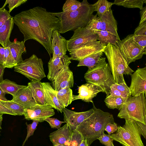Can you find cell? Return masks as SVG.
I'll use <instances>...</instances> for the list:
<instances>
[{
	"mask_svg": "<svg viewBox=\"0 0 146 146\" xmlns=\"http://www.w3.org/2000/svg\"><path fill=\"white\" fill-rule=\"evenodd\" d=\"M13 18L14 24L23 35L24 42L35 40L44 48L51 57L53 53L52 35L54 31L60 29L59 19L45 8L39 6L22 11Z\"/></svg>",
	"mask_w": 146,
	"mask_h": 146,
	"instance_id": "cell-1",
	"label": "cell"
},
{
	"mask_svg": "<svg viewBox=\"0 0 146 146\" xmlns=\"http://www.w3.org/2000/svg\"><path fill=\"white\" fill-rule=\"evenodd\" d=\"M93 105V113L76 129L82 134L84 139L86 140L89 146L103 135L108 124L115 123L112 114L96 108L94 103Z\"/></svg>",
	"mask_w": 146,
	"mask_h": 146,
	"instance_id": "cell-2",
	"label": "cell"
},
{
	"mask_svg": "<svg viewBox=\"0 0 146 146\" xmlns=\"http://www.w3.org/2000/svg\"><path fill=\"white\" fill-rule=\"evenodd\" d=\"M95 11L92 4L86 0L81 2L80 6L76 10L71 12L51 13L60 21V33L69 31H74L79 28L86 26L90 17Z\"/></svg>",
	"mask_w": 146,
	"mask_h": 146,
	"instance_id": "cell-3",
	"label": "cell"
},
{
	"mask_svg": "<svg viewBox=\"0 0 146 146\" xmlns=\"http://www.w3.org/2000/svg\"><path fill=\"white\" fill-rule=\"evenodd\" d=\"M106 59V58L103 57L97 65L92 68H88L84 74V78L87 83L98 86L108 96L109 95L111 86L116 83Z\"/></svg>",
	"mask_w": 146,
	"mask_h": 146,
	"instance_id": "cell-4",
	"label": "cell"
},
{
	"mask_svg": "<svg viewBox=\"0 0 146 146\" xmlns=\"http://www.w3.org/2000/svg\"><path fill=\"white\" fill-rule=\"evenodd\" d=\"M103 52L108 59L114 81L117 84L125 82L123 75L131 76L134 71L129 66L119 49L115 45L109 43Z\"/></svg>",
	"mask_w": 146,
	"mask_h": 146,
	"instance_id": "cell-5",
	"label": "cell"
},
{
	"mask_svg": "<svg viewBox=\"0 0 146 146\" xmlns=\"http://www.w3.org/2000/svg\"><path fill=\"white\" fill-rule=\"evenodd\" d=\"M117 117L146 125V99L144 94L128 97L120 110Z\"/></svg>",
	"mask_w": 146,
	"mask_h": 146,
	"instance_id": "cell-6",
	"label": "cell"
},
{
	"mask_svg": "<svg viewBox=\"0 0 146 146\" xmlns=\"http://www.w3.org/2000/svg\"><path fill=\"white\" fill-rule=\"evenodd\" d=\"M125 120V124L122 126H118L116 133L110 135V138L123 146H144L136 123L131 119Z\"/></svg>",
	"mask_w": 146,
	"mask_h": 146,
	"instance_id": "cell-7",
	"label": "cell"
},
{
	"mask_svg": "<svg viewBox=\"0 0 146 146\" xmlns=\"http://www.w3.org/2000/svg\"><path fill=\"white\" fill-rule=\"evenodd\" d=\"M14 71L21 73L31 81H40L46 76L41 58L33 54L14 67Z\"/></svg>",
	"mask_w": 146,
	"mask_h": 146,
	"instance_id": "cell-8",
	"label": "cell"
},
{
	"mask_svg": "<svg viewBox=\"0 0 146 146\" xmlns=\"http://www.w3.org/2000/svg\"><path fill=\"white\" fill-rule=\"evenodd\" d=\"M133 35H128L124 39L119 40L115 46L119 49L128 65L141 59L143 55L146 54L134 41Z\"/></svg>",
	"mask_w": 146,
	"mask_h": 146,
	"instance_id": "cell-9",
	"label": "cell"
},
{
	"mask_svg": "<svg viewBox=\"0 0 146 146\" xmlns=\"http://www.w3.org/2000/svg\"><path fill=\"white\" fill-rule=\"evenodd\" d=\"M98 40L97 34L86 26L78 28L74 31L72 36L67 40V50L70 52L88 42Z\"/></svg>",
	"mask_w": 146,
	"mask_h": 146,
	"instance_id": "cell-10",
	"label": "cell"
},
{
	"mask_svg": "<svg viewBox=\"0 0 146 146\" xmlns=\"http://www.w3.org/2000/svg\"><path fill=\"white\" fill-rule=\"evenodd\" d=\"M106 46L98 40L90 42L70 52V57L71 60L79 61L90 55L104 51Z\"/></svg>",
	"mask_w": 146,
	"mask_h": 146,
	"instance_id": "cell-11",
	"label": "cell"
},
{
	"mask_svg": "<svg viewBox=\"0 0 146 146\" xmlns=\"http://www.w3.org/2000/svg\"><path fill=\"white\" fill-rule=\"evenodd\" d=\"M55 114L53 108L48 105L36 104L28 109H25L23 115L28 120H36L42 122L48 117Z\"/></svg>",
	"mask_w": 146,
	"mask_h": 146,
	"instance_id": "cell-12",
	"label": "cell"
},
{
	"mask_svg": "<svg viewBox=\"0 0 146 146\" xmlns=\"http://www.w3.org/2000/svg\"><path fill=\"white\" fill-rule=\"evenodd\" d=\"M131 82L129 87L131 95H139L143 93L146 95V67L138 68L132 74Z\"/></svg>",
	"mask_w": 146,
	"mask_h": 146,
	"instance_id": "cell-13",
	"label": "cell"
},
{
	"mask_svg": "<svg viewBox=\"0 0 146 146\" xmlns=\"http://www.w3.org/2000/svg\"><path fill=\"white\" fill-rule=\"evenodd\" d=\"M69 64L66 65L52 81L51 86L55 91L57 92L64 88L73 87L74 77L73 72L69 67Z\"/></svg>",
	"mask_w": 146,
	"mask_h": 146,
	"instance_id": "cell-14",
	"label": "cell"
},
{
	"mask_svg": "<svg viewBox=\"0 0 146 146\" xmlns=\"http://www.w3.org/2000/svg\"><path fill=\"white\" fill-rule=\"evenodd\" d=\"M93 108L85 111L76 112L66 108H63L64 121L69 126L72 131L76 130L84 120L94 112Z\"/></svg>",
	"mask_w": 146,
	"mask_h": 146,
	"instance_id": "cell-15",
	"label": "cell"
},
{
	"mask_svg": "<svg viewBox=\"0 0 146 146\" xmlns=\"http://www.w3.org/2000/svg\"><path fill=\"white\" fill-rule=\"evenodd\" d=\"M78 94L73 95L72 101L81 100L86 102L94 103L93 99L98 94L102 92V90L98 86L89 83H86L78 87Z\"/></svg>",
	"mask_w": 146,
	"mask_h": 146,
	"instance_id": "cell-16",
	"label": "cell"
},
{
	"mask_svg": "<svg viewBox=\"0 0 146 146\" xmlns=\"http://www.w3.org/2000/svg\"><path fill=\"white\" fill-rule=\"evenodd\" d=\"M52 48L53 51L52 60L66 55L67 50V40L60 35L59 31H54L52 37Z\"/></svg>",
	"mask_w": 146,
	"mask_h": 146,
	"instance_id": "cell-17",
	"label": "cell"
},
{
	"mask_svg": "<svg viewBox=\"0 0 146 146\" xmlns=\"http://www.w3.org/2000/svg\"><path fill=\"white\" fill-rule=\"evenodd\" d=\"M71 63L70 57L67 55L58 57L52 61L50 58L48 63L47 77L52 81L56 74L66 65Z\"/></svg>",
	"mask_w": 146,
	"mask_h": 146,
	"instance_id": "cell-18",
	"label": "cell"
},
{
	"mask_svg": "<svg viewBox=\"0 0 146 146\" xmlns=\"http://www.w3.org/2000/svg\"><path fill=\"white\" fill-rule=\"evenodd\" d=\"M13 96L11 100L22 106L25 109L36 104L28 85L19 90Z\"/></svg>",
	"mask_w": 146,
	"mask_h": 146,
	"instance_id": "cell-19",
	"label": "cell"
},
{
	"mask_svg": "<svg viewBox=\"0 0 146 146\" xmlns=\"http://www.w3.org/2000/svg\"><path fill=\"white\" fill-rule=\"evenodd\" d=\"M98 15L102 22L100 30L106 31L113 34L119 40H120L117 33V22L113 15L112 10L104 15Z\"/></svg>",
	"mask_w": 146,
	"mask_h": 146,
	"instance_id": "cell-20",
	"label": "cell"
},
{
	"mask_svg": "<svg viewBox=\"0 0 146 146\" xmlns=\"http://www.w3.org/2000/svg\"><path fill=\"white\" fill-rule=\"evenodd\" d=\"M47 104L56 110L61 113L63 108L60 105L56 97V91L53 88L51 84L48 82H41Z\"/></svg>",
	"mask_w": 146,
	"mask_h": 146,
	"instance_id": "cell-21",
	"label": "cell"
},
{
	"mask_svg": "<svg viewBox=\"0 0 146 146\" xmlns=\"http://www.w3.org/2000/svg\"><path fill=\"white\" fill-rule=\"evenodd\" d=\"M72 131L68 125L66 123L58 130L51 133L49 138L53 145L56 144L66 145L67 142L68 143Z\"/></svg>",
	"mask_w": 146,
	"mask_h": 146,
	"instance_id": "cell-22",
	"label": "cell"
},
{
	"mask_svg": "<svg viewBox=\"0 0 146 146\" xmlns=\"http://www.w3.org/2000/svg\"><path fill=\"white\" fill-rule=\"evenodd\" d=\"M33 98L36 104L47 105L46 102L41 82L38 80L31 81L28 84Z\"/></svg>",
	"mask_w": 146,
	"mask_h": 146,
	"instance_id": "cell-23",
	"label": "cell"
},
{
	"mask_svg": "<svg viewBox=\"0 0 146 146\" xmlns=\"http://www.w3.org/2000/svg\"><path fill=\"white\" fill-rule=\"evenodd\" d=\"M25 43L23 41H19L16 40L12 42L9 40L8 43L7 47L8 46L10 48L16 65L23 60L22 57V54L27 52Z\"/></svg>",
	"mask_w": 146,
	"mask_h": 146,
	"instance_id": "cell-24",
	"label": "cell"
},
{
	"mask_svg": "<svg viewBox=\"0 0 146 146\" xmlns=\"http://www.w3.org/2000/svg\"><path fill=\"white\" fill-rule=\"evenodd\" d=\"M14 24L11 17L0 27V44L4 48L7 47Z\"/></svg>",
	"mask_w": 146,
	"mask_h": 146,
	"instance_id": "cell-25",
	"label": "cell"
},
{
	"mask_svg": "<svg viewBox=\"0 0 146 146\" xmlns=\"http://www.w3.org/2000/svg\"><path fill=\"white\" fill-rule=\"evenodd\" d=\"M72 90L71 88H66L56 92V97L58 102L63 108L70 105L72 101Z\"/></svg>",
	"mask_w": 146,
	"mask_h": 146,
	"instance_id": "cell-26",
	"label": "cell"
},
{
	"mask_svg": "<svg viewBox=\"0 0 146 146\" xmlns=\"http://www.w3.org/2000/svg\"><path fill=\"white\" fill-rule=\"evenodd\" d=\"M103 51L90 55L79 61L77 66H86L91 68L99 64L102 60Z\"/></svg>",
	"mask_w": 146,
	"mask_h": 146,
	"instance_id": "cell-27",
	"label": "cell"
},
{
	"mask_svg": "<svg viewBox=\"0 0 146 146\" xmlns=\"http://www.w3.org/2000/svg\"><path fill=\"white\" fill-rule=\"evenodd\" d=\"M26 86L21 85L9 79L3 80L0 83V88L5 93L9 94L13 96L19 90Z\"/></svg>",
	"mask_w": 146,
	"mask_h": 146,
	"instance_id": "cell-28",
	"label": "cell"
},
{
	"mask_svg": "<svg viewBox=\"0 0 146 146\" xmlns=\"http://www.w3.org/2000/svg\"><path fill=\"white\" fill-rule=\"evenodd\" d=\"M94 32L98 36V40L103 45L107 46L109 43L115 46L119 39L114 35L107 31L95 30Z\"/></svg>",
	"mask_w": 146,
	"mask_h": 146,
	"instance_id": "cell-29",
	"label": "cell"
},
{
	"mask_svg": "<svg viewBox=\"0 0 146 146\" xmlns=\"http://www.w3.org/2000/svg\"><path fill=\"white\" fill-rule=\"evenodd\" d=\"M113 3L106 0H99L92 4L95 9V11L97 12L98 15H104L109 13L111 10Z\"/></svg>",
	"mask_w": 146,
	"mask_h": 146,
	"instance_id": "cell-30",
	"label": "cell"
},
{
	"mask_svg": "<svg viewBox=\"0 0 146 146\" xmlns=\"http://www.w3.org/2000/svg\"><path fill=\"white\" fill-rule=\"evenodd\" d=\"M126 100L120 98L109 95L106 96L104 101L108 108L112 109H116L120 110Z\"/></svg>",
	"mask_w": 146,
	"mask_h": 146,
	"instance_id": "cell-31",
	"label": "cell"
},
{
	"mask_svg": "<svg viewBox=\"0 0 146 146\" xmlns=\"http://www.w3.org/2000/svg\"><path fill=\"white\" fill-rule=\"evenodd\" d=\"M146 0H115L113 4L123 6L128 8H138L140 10L143 7V5L146 3Z\"/></svg>",
	"mask_w": 146,
	"mask_h": 146,
	"instance_id": "cell-32",
	"label": "cell"
},
{
	"mask_svg": "<svg viewBox=\"0 0 146 146\" xmlns=\"http://www.w3.org/2000/svg\"><path fill=\"white\" fill-rule=\"evenodd\" d=\"M0 104L12 111L16 115H23L25 110L24 108L21 105L11 100L7 101L0 100Z\"/></svg>",
	"mask_w": 146,
	"mask_h": 146,
	"instance_id": "cell-33",
	"label": "cell"
},
{
	"mask_svg": "<svg viewBox=\"0 0 146 146\" xmlns=\"http://www.w3.org/2000/svg\"><path fill=\"white\" fill-rule=\"evenodd\" d=\"M2 65L5 68H11L16 66L10 48L8 46L5 48L4 60Z\"/></svg>",
	"mask_w": 146,
	"mask_h": 146,
	"instance_id": "cell-34",
	"label": "cell"
},
{
	"mask_svg": "<svg viewBox=\"0 0 146 146\" xmlns=\"http://www.w3.org/2000/svg\"><path fill=\"white\" fill-rule=\"evenodd\" d=\"M84 140L82 134L76 129L72 131L71 135L68 142V146H79Z\"/></svg>",
	"mask_w": 146,
	"mask_h": 146,
	"instance_id": "cell-35",
	"label": "cell"
},
{
	"mask_svg": "<svg viewBox=\"0 0 146 146\" xmlns=\"http://www.w3.org/2000/svg\"><path fill=\"white\" fill-rule=\"evenodd\" d=\"M86 27L94 31L100 30L102 22L100 17L97 14L95 15L93 14L91 16Z\"/></svg>",
	"mask_w": 146,
	"mask_h": 146,
	"instance_id": "cell-36",
	"label": "cell"
},
{
	"mask_svg": "<svg viewBox=\"0 0 146 146\" xmlns=\"http://www.w3.org/2000/svg\"><path fill=\"white\" fill-rule=\"evenodd\" d=\"M81 2L76 0H67L62 7L63 12L73 11L77 10L81 6Z\"/></svg>",
	"mask_w": 146,
	"mask_h": 146,
	"instance_id": "cell-37",
	"label": "cell"
},
{
	"mask_svg": "<svg viewBox=\"0 0 146 146\" xmlns=\"http://www.w3.org/2000/svg\"><path fill=\"white\" fill-rule=\"evenodd\" d=\"M111 87L117 90L128 98L131 96L129 88L125 82L119 84L115 83L112 84Z\"/></svg>",
	"mask_w": 146,
	"mask_h": 146,
	"instance_id": "cell-38",
	"label": "cell"
},
{
	"mask_svg": "<svg viewBox=\"0 0 146 146\" xmlns=\"http://www.w3.org/2000/svg\"><path fill=\"white\" fill-rule=\"evenodd\" d=\"M33 122L31 124H28L27 122L26 123L27 126V134L26 138L23 143L22 146H24L28 138L31 136L33 135L36 129V127L38 124L39 122L36 120H33Z\"/></svg>",
	"mask_w": 146,
	"mask_h": 146,
	"instance_id": "cell-39",
	"label": "cell"
},
{
	"mask_svg": "<svg viewBox=\"0 0 146 146\" xmlns=\"http://www.w3.org/2000/svg\"><path fill=\"white\" fill-rule=\"evenodd\" d=\"M27 1V0H7L1 8H4L6 5L8 4V7L9 9L8 12L10 13L14 8L20 6Z\"/></svg>",
	"mask_w": 146,
	"mask_h": 146,
	"instance_id": "cell-40",
	"label": "cell"
},
{
	"mask_svg": "<svg viewBox=\"0 0 146 146\" xmlns=\"http://www.w3.org/2000/svg\"><path fill=\"white\" fill-rule=\"evenodd\" d=\"M133 38L135 42L146 53V36L136 35L133 34Z\"/></svg>",
	"mask_w": 146,
	"mask_h": 146,
	"instance_id": "cell-41",
	"label": "cell"
},
{
	"mask_svg": "<svg viewBox=\"0 0 146 146\" xmlns=\"http://www.w3.org/2000/svg\"><path fill=\"white\" fill-rule=\"evenodd\" d=\"M44 121L49 123L52 128L57 129H58L61 127L60 126L62 123H65L64 121H61L57 118L50 117L46 118Z\"/></svg>",
	"mask_w": 146,
	"mask_h": 146,
	"instance_id": "cell-42",
	"label": "cell"
},
{
	"mask_svg": "<svg viewBox=\"0 0 146 146\" xmlns=\"http://www.w3.org/2000/svg\"><path fill=\"white\" fill-rule=\"evenodd\" d=\"M110 135H107L104 133L103 135L98 138L100 143L106 146H114L113 140L110 137Z\"/></svg>",
	"mask_w": 146,
	"mask_h": 146,
	"instance_id": "cell-43",
	"label": "cell"
},
{
	"mask_svg": "<svg viewBox=\"0 0 146 146\" xmlns=\"http://www.w3.org/2000/svg\"><path fill=\"white\" fill-rule=\"evenodd\" d=\"M11 16L5 8H0V27Z\"/></svg>",
	"mask_w": 146,
	"mask_h": 146,
	"instance_id": "cell-44",
	"label": "cell"
},
{
	"mask_svg": "<svg viewBox=\"0 0 146 146\" xmlns=\"http://www.w3.org/2000/svg\"><path fill=\"white\" fill-rule=\"evenodd\" d=\"M133 34L136 35L146 36V21L139 24L135 29Z\"/></svg>",
	"mask_w": 146,
	"mask_h": 146,
	"instance_id": "cell-45",
	"label": "cell"
},
{
	"mask_svg": "<svg viewBox=\"0 0 146 146\" xmlns=\"http://www.w3.org/2000/svg\"><path fill=\"white\" fill-rule=\"evenodd\" d=\"M109 93V95L111 96L120 98L126 100L128 98L126 96L121 93L119 90L111 87L110 88Z\"/></svg>",
	"mask_w": 146,
	"mask_h": 146,
	"instance_id": "cell-46",
	"label": "cell"
},
{
	"mask_svg": "<svg viewBox=\"0 0 146 146\" xmlns=\"http://www.w3.org/2000/svg\"><path fill=\"white\" fill-rule=\"evenodd\" d=\"M118 126L117 123H110L108 124L105 128L106 131L108 134L111 135L117 130Z\"/></svg>",
	"mask_w": 146,
	"mask_h": 146,
	"instance_id": "cell-47",
	"label": "cell"
},
{
	"mask_svg": "<svg viewBox=\"0 0 146 146\" xmlns=\"http://www.w3.org/2000/svg\"><path fill=\"white\" fill-rule=\"evenodd\" d=\"M138 126L140 133L146 139V125L138 121H135Z\"/></svg>",
	"mask_w": 146,
	"mask_h": 146,
	"instance_id": "cell-48",
	"label": "cell"
},
{
	"mask_svg": "<svg viewBox=\"0 0 146 146\" xmlns=\"http://www.w3.org/2000/svg\"><path fill=\"white\" fill-rule=\"evenodd\" d=\"M4 114L16 115L12 111L0 104V115H3Z\"/></svg>",
	"mask_w": 146,
	"mask_h": 146,
	"instance_id": "cell-49",
	"label": "cell"
},
{
	"mask_svg": "<svg viewBox=\"0 0 146 146\" xmlns=\"http://www.w3.org/2000/svg\"><path fill=\"white\" fill-rule=\"evenodd\" d=\"M140 15L141 19L139 24L146 21V6L143 7L140 10Z\"/></svg>",
	"mask_w": 146,
	"mask_h": 146,
	"instance_id": "cell-50",
	"label": "cell"
},
{
	"mask_svg": "<svg viewBox=\"0 0 146 146\" xmlns=\"http://www.w3.org/2000/svg\"><path fill=\"white\" fill-rule=\"evenodd\" d=\"M5 48L0 46V65H2L4 60Z\"/></svg>",
	"mask_w": 146,
	"mask_h": 146,
	"instance_id": "cell-51",
	"label": "cell"
},
{
	"mask_svg": "<svg viewBox=\"0 0 146 146\" xmlns=\"http://www.w3.org/2000/svg\"><path fill=\"white\" fill-rule=\"evenodd\" d=\"M5 69L2 65H0V83L3 80V77Z\"/></svg>",
	"mask_w": 146,
	"mask_h": 146,
	"instance_id": "cell-52",
	"label": "cell"
},
{
	"mask_svg": "<svg viewBox=\"0 0 146 146\" xmlns=\"http://www.w3.org/2000/svg\"><path fill=\"white\" fill-rule=\"evenodd\" d=\"M0 100L3 101H7L8 100L5 96V93L3 92L0 88Z\"/></svg>",
	"mask_w": 146,
	"mask_h": 146,
	"instance_id": "cell-53",
	"label": "cell"
},
{
	"mask_svg": "<svg viewBox=\"0 0 146 146\" xmlns=\"http://www.w3.org/2000/svg\"><path fill=\"white\" fill-rule=\"evenodd\" d=\"M79 146H89L86 140H84L81 143Z\"/></svg>",
	"mask_w": 146,
	"mask_h": 146,
	"instance_id": "cell-54",
	"label": "cell"
},
{
	"mask_svg": "<svg viewBox=\"0 0 146 146\" xmlns=\"http://www.w3.org/2000/svg\"><path fill=\"white\" fill-rule=\"evenodd\" d=\"M3 120V115H0V130L1 129V125Z\"/></svg>",
	"mask_w": 146,
	"mask_h": 146,
	"instance_id": "cell-55",
	"label": "cell"
},
{
	"mask_svg": "<svg viewBox=\"0 0 146 146\" xmlns=\"http://www.w3.org/2000/svg\"><path fill=\"white\" fill-rule=\"evenodd\" d=\"M53 146H67V145L65 144H56L54 145Z\"/></svg>",
	"mask_w": 146,
	"mask_h": 146,
	"instance_id": "cell-56",
	"label": "cell"
},
{
	"mask_svg": "<svg viewBox=\"0 0 146 146\" xmlns=\"http://www.w3.org/2000/svg\"></svg>",
	"mask_w": 146,
	"mask_h": 146,
	"instance_id": "cell-57",
	"label": "cell"
}]
</instances>
